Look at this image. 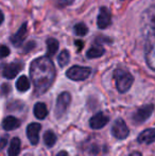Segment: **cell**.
Wrapping results in <instances>:
<instances>
[{"mask_svg": "<svg viewBox=\"0 0 155 156\" xmlns=\"http://www.w3.org/2000/svg\"><path fill=\"white\" fill-rule=\"evenodd\" d=\"M141 31L145 39L146 62L155 71V5L148 8L143 13Z\"/></svg>", "mask_w": 155, "mask_h": 156, "instance_id": "2", "label": "cell"}, {"mask_svg": "<svg viewBox=\"0 0 155 156\" xmlns=\"http://www.w3.org/2000/svg\"><path fill=\"white\" fill-rule=\"evenodd\" d=\"M154 111V105L153 104H147L141 106L140 108H138L133 115V121L137 124H140L143 122H145L147 119H149L151 117L152 113Z\"/></svg>", "mask_w": 155, "mask_h": 156, "instance_id": "6", "label": "cell"}, {"mask_svg": "<svg viewBox=\"0 0 155 156\" xmlns=\"http://www.w3.org/2000/svg\"><path fill=\"white\" fill-rule=\"evenodd\" d=\"M130 156H143V155H141L139 152H134V153H132Z\"/></svg>", "mask_w": 155, "mask_h": 156, "instance_id": "30", "label": "cell"}, {"mask_svg": "<svg viewBox=\"0 0 155 156\" xmlns=\"http://www.w3.org/2000/svg\"><path fill=\"white\" fill-rule=\"evenodd\" d=\"M25 156H33V154H31V153H28V154H25Z\"/></svg>", "mask_w": 155, "mask_h": 156, "instance_id": "31", "label": "cell"}, {"mask_svg": "<svg viewBox=\"0 0 155 156\" xmlns=\"http://www.w3.org/2000/svg\"><path fill=\"white\" fill-rule=\"evenodd\" d=\"M70 102H71V96H70V94L67 93V91H64V93H62L58 97L55 111H54L55 117L58 118V119H61V118L66 114Z\"/></svg>", "mask_w": 155, "mask_h": 156, "instance_id": "4", "label": "cell"}, {"mask_svg": "<svg viewBox=\"0 0 155 156\" xmlns=\"http://www.w3.org/2000/svg\"><path fill=\"white\" fill-rule=\"evenodd\" d=\"M55 67L49 56H39L30 65V76L34 85L35 94L47 93L55 79Z\"/></svg>", "mask_w": 155, "mask_h": 156, "instance_id": "1", "label": "cell"}, {"mask_svg": "<svg viewBox=\"0 0 155 156\" xmlns=\"http://www.w3.org/2000/svg\"><path fill=\"white\" fill-rule=\"evenodd\" d=\"M76 46H78L79 51H81V50L83 49V46H84V44H83V41H76Z\"/></svg>", "mask_w": 155, "mask_h": 156, "instance_id": "27", "label": "cell"}, {"mask_svg": "<svg viewBox=\"0 0 155 156\" xmlns=\"http://www.w3.org/2000/svg\"><path fill=\"white\" fill-rule=\"evenodd\" d=\"M137 140H138V142H140V144H146L154 142L155 141V127L154 129H145V131H143L138 135Z\"/></svg>", "mask_w": 155, "mask_h": 156, "instance_id": "13", "label": "cell"}, {"mask_svg": "<svg viewBox=\"0 0 155 156\" xmlns=\"http://www.w3.org/2000/svg\"><path fill=\"white\" fill-rule=\"evenodd\" d=\"M20 139L18 137L12 138L10 142V147L8 150L9 156H18L19 152H20Z\"/></svg>", "mask_w": 155, "mask_h": 156, "instance_id": "16", "label": "cell"}, {"mask_svg": "<svg viewBox=\"0 0 155 156\" xmlns=\"http://www.w3.org/2000/svg\"><path fill=\"white\" fill-rule=\"evenodd\" d=\"M19 126H20V120L17 119L14 116H9V117L4 118L2 121V127L5 131H13Z\"/></svg>", "mask_w": 155, "mask_h": 156, "instance_id": "14", "label": "cell"}, {"mask_svg": "<svg viewBox=\"0 0 155 156\" xmlns=\"http://www.w3.org/2000/svg\"><path fill=\"white\" fill-rule=\"evenodd\" d=\"M112 23V14L111 11L105 6H102L100 9L99 15L97 18V25L99 29H106Z\"/></svg>", "mask_w": 155, "mask_h": 156, "instance_id": "9", "label": "cell"}, {"mask_svg": "<svg viewBox=\"0 0 155 156\" xmlns=\"http://www.w3.org/2000/svg\"><path fill=\"white\" fill-rule=\"evenodd\" d=\"M10 85H8V84H3L2 85V94H8L9 91H10Z\"/></svg>", "mask_w": 155, "mask_h": 156, "instance_id": "25", "label": "cell"}, {"mask_svg": "<svg viewBox=\"0 0 155 156\" xmlns=\"http://www.w3.org/2000/svg\"><path fill=\"white\" fill-rule=\"evenodd\" d=\"M130 134L128 125L123 121V119H117L113 123L112 126V135L117 139H125Z\"/></svg>", "mask_w": 155, "mask_h": 156, "instance_id": "7", "label": "cell"}, {"mask_svg": "<svg viewBox=\"0 0 155 156\" xmlns=\"http://www.w3.org/2000/svg\"><path fill=\"white\" fill-rule=\"evenodd\" d=\"M30 86H31V83L26 76H21L16 82V88L20 93H25V91L29 90Z\"/></svg>", "mask_w": 155, "mask_h": 156, "instance_id": "18", "label": "cell"}, {"mask_svg": "<svg viewBox=\"0 0 155 156\" xmlns=\"http://www.w3.org/2000/svg\"><path fill=\"white\" fill-rule=\"evenodd\" d=\"M110 121V118L106 115H104L103 113H98L95 116L90 118L89 120V125L91 129H100L102 127H104Z\"/></svg>", "mask_w": 155, "mask_h": 156, "instance_id": "10", "label": "cell"}, {"mask_svg": "<svg viewBox=\"0 0 155 156\" xmlns=\"http://www.w3.org/2000/svg\"><path fill=\"white\" fill-rule=\"evenodd\" d=\"M47 52H48V55L52 56L56 53L58 49V41H56L55 38H48L47 41Z\"/></svg>", "mask_w": 155, "mask_h": 156, "instance_id": "19", "label": "cell"}, {"mask_svg": "<svg viewBox=\"0 0 155 156\" xmlns=\"http://www.w3.org/2000/svg\"><path fill=\"white\" fill-rule=\"evenodd\" d=\"M5 144H6V137L5 136H3V137L1 138V149H3L4 147H5Z\"/></svg>", "mask_w": 155, "mask_h": 156, "instance_id": "28", "label": "cell"}, {"mask_svg": "<svg viewBox=\"0 0 155 156\" xmlns=\"http://www.w3.org/2000/svg\"><path fill=\"white\" fill-rule=\"evenodd\" d=\"M56 156H69V155H68V153H67L66 151H61V152L58 153Z\"/></svg>", "mask_w": 155, "mask_h": 156, "instance_id": "29", "label": "cell"}, {"mask_svg": "<svg viewBox=\"0 0 155 156\" xmlns=\"http://www.w3.org/2000/svg\"><path fill=\"white\" fill-rule=\"evenodd\" d=\"M104 52L105 50L101 45H95L88 49V51L86 52V56L88 58H97L103 55Z\"/></svg>", "mask_w": 155, "mask_h": 156, "instance_id": "17", "label": "cell"}, {"mask_svg": "<svg viewBox=\"0 0 155 156\" xmlns=\"http://www.w3.org/2000/svg\"><path fill=\"white\" fill-rule=\"evenodd\" d=\"M33 112H34V116L39 120L45 119L48 115V108H47V106H46L45 103H43V102L36 103V104L34 105Z\"/></svg>", "mask_w": 155, "mask_h": 156, "instance_id": "15", "label": "cell"}, {"mask_svg": "<svg viewBox=\"0 0 155 156\" xmlns=\"http://www.w3.org/2000/svg\"><path fill=\"white\" fill-rule=\"evenodd\" d=\"M44 142L48 148H51L56 142V135L52 131H47L44 134Z\"/></svg>", "mask_w": 155, "mask_h": 156, "instance_id": "20", "label": "cell"}, {"mask_svg": "<svg viewBox=\"0 0 155 156\" xmlns=\"http://www.w3.org/2000/svg\"><path fill=\"white\" fill-rule=\"evenodd\" d=\"M91 69L89 67H82V66H72L66 72L68 79L72 81H84L90 76Z\"/></svg>", "mask_w": 155, "mask_h": 156, "instance_id": "5", "label": "cell"}, {"mask_svg": "<svg viewBox=\"0 0 155 156\" xmlns=\"http://www.w3.org/2000/svg\"><path fill=\"white\" fill-rule=\"evenodd\" d=\"M69 60H70V54H69V52L67 51V50H63L58 58V63L61 67H65V66L69 63Z\"/></svg>", "mask_w": 155, "mask_h": 156, "instance_id": "21", "label": "cell"}, {"mask_svg": "<svg viewBox=\"0 0 155 156\" xmlns=\"http://www.w3.org/2000/svg\"><path fill=\"white\" fill-rule=\"evenodd\" d=\"M114 80L116 83L117 90L121 94H124L131 88L134 83V76L129 71L118 68L114 71Z\"/></svg>", "mask_w": 155, "mask_h": 156, "instance_id": "3", "label": "cell"}, {"mask_svg": "<svg viewBox=\"0 0 155 156\" xmlns=\"http://www.w3.org/2000/svg\"><path fill=\"white\" fill-rule=\"evenodd\" d=\"M61 5H69L73 2V0H58Z\"/></svg>", "mask_w": 155, "mask_h": 156, "instance_id": "26", "label": "cell"}, {"mask_svg": "<svg viewBox=\"0 0 155 156\" xmlns=\"http://www.w3.org/2000/svg\"><path fill=\"white\" fill-rule=\"evenodd\" d=\"M0 50H1V58H5V56H8L10 54V49L5 45H2Z\"/></svg>", "mask_w": 155, "mask_h": 156, "instance_id": "23", "label": "cell"}, {"mask_svg": "<svg viewBox=\"0 0 155 156\" xmlns=\"http://www.w3.org/2000/svg\"><path fill=\"white\" fill-rule=\"evenodd\" d=\"M27 31H28V25H27V23H23V25H21V27L17 30V32L11 36V38H10L11 43H12L15 47H19V46L23 43L26 36H27Z\"/></svg>", "mask_w": 155, "mask_h": 156, "instance_id": "11", "label": "cell"}, {"mask_svg": "<svg viewBox=\"0 0 155 156\" xmlns=\"http://www.w3.org/2000/svg\"><path fill=\"white\" fill-rule=\"evenodd\" d=\"M23 63H19V62L6 64V65L3 66V69H2V76L4 78L9 79V80H12V79H14L23 70Z\"/></svg>", "mask_w": 155, "mask_h": 156, "instance_id": "8", "label": "cell"}, {"mask_svg": "<svg viewBox=\"0 0 155 156\" xmlns=\"http://www.w3.org/2000/svg\"><path fill=\"white\" fill-rule=\"evenodd\" d=\"M73 31L78 36H84V35H86L88 33V28H87V26L85 23H79L73 27Z\"/></svg>", "mask_w": 155, "mask_h": 156, "instance_id": "22", "label": "cell"}, {"mask_svg": "<svg viewBox=\"0 0 155 156\" xmlns=\"http://www.w3.org/2000/svg\"><path fill=\"white\" fill-rule=\"evenodd\" d=\"M41 125L39 123H30L27 127V136L30 142L33 146H36L39 141V132H41Z\"/></svg>", "mask_w": 155, "mask_h": 156, "instance_id": "12", "label": "cell"}, {"mask_svg": "<svg viewBox=\"0 0 155 156\" xmlns=\"http://www.w3.org/2000/svg\"><path fill=\"white\" fill-rule=\"evenodd\" d=\"M35 45L36 44L34 43V41H29V43L27 44V47L25 48V52H28V51H30V50H32L35 47Z\"/></svg>", "mask_w": 155, "mask_h": 156, "instance_id": "24", "label": "cell"}]
</instances>
